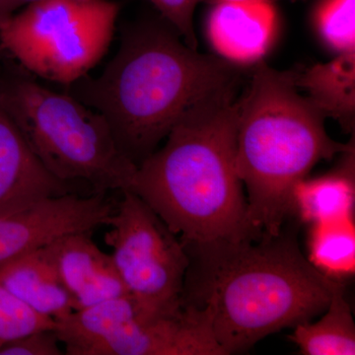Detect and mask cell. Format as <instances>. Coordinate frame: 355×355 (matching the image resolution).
<instances>
[{"label": "cell", "instance_id": "2", "mask_svg": "<svg viewBox=\"0 0 355 355\" xmlns=\"http://www.w3.org/2000/svg\"><path fill=\"white\" fill-rule=\"evenodd\" d=\"M241 80L234 62L193 50L171 25L146 22L123 31L99 76L87 74L67 87L104 116L119 149L137 167L193 105Z\"/></svg>", "mask_w": 355, "mask_h": 355}, {"label": "cell", "instance_id": "17", "mask_svg": "<svg viewBox=\"0 0 355 355\" xmlns=\"http://www.w3.org/2000/svg\"><path fill=\"white\" fill-rule=\"evenodd\" d=\"M308 260L320 272L336 280L355 272L354 217L310 225Z\"/></svg>", "mask_w": 355, "mask_h": 355}, {"label": "cell", "instance_id": "15", "mask_svg": "<svg viewBox=\"0 0 355 355\" xmlns=\"http://www.w3.org/2000/svg\"><path fill=\"white\" fill-rule=\"evenodd\" d=\"M135 314L130 296H121L74 310L55 322V331L65 354L101 355L116 331Z\"/></svg>", "mask_w": 355, "mask_h": 355}, {"label": "cell", "instance_id": "24", "mask_svg": "<svg viewBox=\"0 0 355 355\" xmlns=\"http://www.w3.org/2000/svg\"><path fill=\"white\" fill-rule=\"evenodd\" d=\"M2 51H2V49H1V48H0V55H1V53H2Z\"/></svg>", "mask_w": 355, "mask_h": 355}, {"label": "cell", "instance_id": "12", "mask_svg": "<svg viewBox=\"0 0 355 355\" xmlns=\"http://www.w3.org/2000/svg\"><path fill=\"white\" fill-rule=\"evenodd\" d=\"M0 284L30 309L55 322L77 310L44 247L0 266Z\"/></svg>", "mask_w": 355, "mask_h": 355}, {"label": "cell", "instance_id": "16", "mask_svg": "<svg viewBox=\"0 0 355 355\" xmlns=\"http://www.w3.org/2000/svg\"><path fill=\"white\" fill-rule=\"evenodd\" d=\"M324 312L315 323L308 321L296 324L289 338L297 345L301 354L354 355V320L342 282L334 288Z\"/></svg>", "mask_w": 355, "mask_h": 355}, {"label": "cell", "instance_id": "10", "mask_svg": "<svg viewBox=\"0 0 355 355\" xmlns=\"http://www.w3.org/2000/svg\"><path fill=\"white\" fill-rule=\"evenodd\" d=\"M67 184L42 164L0 101V216L69 193Z\"/></svg>", "mask_w": 355, "mask_h": 355}, {"label": "cell", "instance_id": "9", "mask_svg": "<svg viewBox=\"0 0 355 355\" xmlns=\"http://www.w3.org/2000/svg\"><path fill=\"white\" fill-rule=\"evenodd\" d=\"M44 249L77 309L128 295L113 257L95 244L90 232L62 236Z\"/></svg>", "mask_w": 355, "mask_h": 355}, {"label": "cell", "instance_id": "1", "mask_svg": "<svg viewBox=\"0 0 355 355\" xmlns=\"http://www.w3.org/2000/svg\"><path fill=\"white\" fill-rule=\"evenodd\" d=\"M182 305L207 322L224 355L324 312L338 282L299 248L295 233L186 246Z\"/></svg>", "mask_w": 355, "mask_h": 355}, {"label": "cell", "instance_id": "14", "mask_svg": "<svg viewBox=\"0 0 355 355\" xmlns=\"http://www.w3.org/2000/svg\"><path fill=\"white\" fill-rule=\"evenodd\" d=\"M336 170L305 178L293 191V216L303 223H322L354 217L355 148L343 153Z\"/></svg>", "mask_w": 355, "mask_h": 355}, {"label": "cell", "instance_id": "6", "mask_svg": "<svg viewBox=\"0 0 355 355\" xmlns=\"http://www.w3.org/2000/svg\"><path fill=\"white\" fill-rule=\"evenodd\" d=\"M119 12L110 0L33 2L0 22V48L27 71L69 86L104 57Z\"/></svg>", "mask_w": 355, "mask_h": 355}, {"label": "cell", "instance_id": "19", "mask_svg": "<svg viewBox=\"0 0 355 355\" xmlns=\"http://www.w3.org/2000/svg\"><path fill=\"white\" fill-rule=\"evenodd\" d=\"M55 328V320L30 309L0 284V349L33 331Z\"/></svg>", "mask_w": 355, "mask_h": 355}, {"label": "cell", "instance_id": "5", "mask_svg": "<svg viewBox=\"0 0 355 355\" xmlns=\"http://www.w3.org/2000/svg\"><path fill=\"white\" fill-rule=\"evenodd\" d=\"M0 101L33 153L58 180L86 182L96 193L128 190L137 166L121 153L101 114L26 74L0 85Z\"/></svg>", "mask_w": 355, "mask_h": 355}, {"label": "cell", "instance_id": "22", "mask_svg": "<svg viewBox=\"0 0 355 355\" xmlns=\"http://www.w3.org/2000/svg\"><path fill=\"white\" fill-rule=\"evenodd\" d=\"M42 0H0V22L10 17L22 6Z\"/></svg>", "mask_w": 355, "mask_h": 355}, {"label": "cell", "instance_id": "11", "mask_svg": "<svg viewBox=\"0 0 355 355\" xmlns=\"http://www.w3.org/2000/svg\"><path fill=\"white\" fill-rule=\"evenodd\" d=\"M277 27L272 2L219 3L210 12L207 32L221 58L234 64L258 62L270 49Z\"/></svg>", "mask_w": 355, "mask_h": 355}, {"label": "cell", "instance_id": "7", "mask_svg": "<svg viewBox=\"0 0 355 355\" xmlns=\"http://www.w3.org/2000/svg\"><path fill=\"white\" fill-rule=\"evenodd\" d=\"M121 193L105 242L137 317L150 321L177 314L190 263L184 244L141 198Z\"/></svg>", "mask_w": 355, "mask_h": 355}, {"label": "cell", "instance_id": "25", "mask_svg": "<svg viewBox=\"0 0 355 355\" xmlns=\"http://www.w3.org/2000/svg\"><path fill=\"white\" fill-rule=\"evenodd\" d=\"M268 1L272 2V1H273V0H268Z\"/></svg>", "mask_w": 355, "mask_h": 355}, {"label": "cell", "instance_id": "13", "mask_svg": "<svg viewBox=\"0 0 355 355\" xmlns=\"http://www.w3.org/2000/svg\"><path fill=\"white\" fill-rule=\"evenodd\" d=\"M295 84L326 118L340 123L345 132L355 125V51L338 53L326 64L295 70Z\"/></svg>", "mask_w": 355, "mask_h": 355}, {"label": "cell", "instance_id": "8", "mask_svg": "<svg viewBox=\"0 0 355 355\" xmlns=\"http://www.w3.org/2000/svg\"><path fill=\"white\" fill-rule=\"evenodd\" d=\"M116 207L106 193H65L0 216V266L41 249L62 236L109 225Z\"/></svg>", "mask_w": 355, "mask_h": 355}, {"label": "cell", "instance_id": "18", "mask_svg": "<svg viewBox=\"0 0 355 355\" xmlns=\"http://www.w3.org/2000/svg\"><path fill=\"white\" fill-rule=\"evenodd\" d=\"M315 25L324 43L336 53L355 51V0H322Z\"/></svg>", "mask_w": 355, "mask_h": 355}, {"label": "cell", "instance_id": "4", "mask_svg": "<svg viewBox=\"0 0 355 355\" xmlns=\"http://www.w3.org/2000/svg\"><path fill=\"white\" fill-rule=\"evenodd\" d=\"M326 116L301 95L295 70L279 71L259 60L238 100L236 165L247 191V217L258 234H279L293 216V191L314 166L354 149L336 141Z\"/></svg>", "mask_w": 355, "mask_h": 355}, {"label": "cell", "instance_id": "21", "mask_svg": "<svg viewBox=\"0 0 355 355\" xmlns=\"http://www.w3.org/2000/svg\"><path fill=\"white\" fill-rule=\"evenodd\" d=\"M55 329H44L16 338L7 343L0 355H62L64 350L60 347Z\"/></svg>", "mask_w": 355, "mask_h": 355}, {"label": "cell", "instance_id": "3", "mask_svg": "<svg viewBox=\"0 0 355 355\" xmlns=\"http://www.w3.org/2000/svg\"><path fill=\"white\" fill-rule=\"evenodd\" d=\"M237 88L221 89L189 109L164 146L137 166L128 189L186 246L259 235L248 222L236 165Z\"/></svg>", "mask_w": 355, "mask_h": 355}, {"label": "cell", "instance_id": "23", "mask_svg": "<svg viewBox=\"0 0 355 355\" xmlns=\"http://www.w3.org/2000/svg\"><path fill=\"white\" fill-rule=\"evenodd\" d=\"M200 1H207L210 3L219 4V3H235V2H246L251 1V0H200Z\"/></svg>", "mask_w": 355, "mask_h": 355}, {"label": "cell", "instance_id": "20", "mask_svg": "<svg viewBox=\"0 0 355 355\" xmlns=\"http://www.w3.org/2000/svg\"><path fill=\"white\" fill-rule=\"evenodd\" d=\"M160 11L168 24L176 30L184 43L198 50L193 13L200 0H149Z\"/></svg>", "mask_w": 355, "mask_h": 355}]
</instances>
